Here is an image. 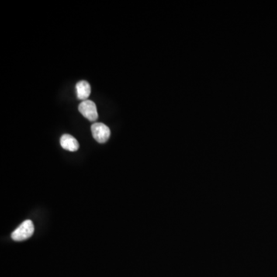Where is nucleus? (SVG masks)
Listing matches in <instances>:
<instances>
[{
  "label": "nucleus",
  "mask_w": 277,
  "mask_h": 277,
  "mask_svg": "<svg viewBox=\"0 0 277 277\" xmlns=\"http://www.w3.org/2000/svg\"><path fill=\"white\" fill-rule=\"evenodd\" d=\"M79 111L84 117L87 118L91 122L98 119V112H97L96 105L92 100H85L79 105Z\"/></svg>",
  "instance_id": "7ed1b4c3"
},
{
  "label": "nucleus",
  "mask_w": 277,
  "mask_h": 277,
  "mask_svg": "<svg viewBox=\"0 0 277 277\" xmlns=\"http://www.w3.org/2000/svg\"><path fill=\"white\" fill-rule=\"evenodd\" d=\"M77 98L81 100H87L91 93V87L87 81L82 80L76 85Z\"/></svg>",
  "instance_id": "39448f33"
},
{
  "label": "nucleus",
  "mask_w": 277,
  "mask_h": 277,
  "mask_svg": "<svg viewBox=\"0 0 277 277\" xmlns=\"http://www.w3.org/2000/svg\"><path fill=\"white\" fill-rule=\"evenodd\" d=\"M60 145L64 150L70 152H76L80 148V144L77 139L73 137L71 135L64 134L60 139Z\"/></svg>",
  "instance_id": "20e7f679"
},
{
  "label": "nucleus",
  "mask_w": 277,
  "mask_h": 277,
  "mask_svg": "<svg viewBox=\"0 0 277 277\" xmlns=\"http://www.w3.org/2000/svg\"><path fill=\"white\" fill-rule=\"evenodd\" d=\"M34 225L29 219L24 221L19 227L11 235L12 240L15 241H23L30 238L34 233Z\"/></svg>",
  "instance_id": "f257e3e1"
},
{
  "label": "nucleus",
  "mask_w": 277,
  "mask_h": 277,
  "mask_svg": "<svg viewBox=\"0 0 277 277\" xmlns=\"http://www.w3.org/2000/svg\"><path fill=\"white\" fill-rule=\"evenodd\" d=\"M92 136L98 143H105L110 137V129L102 123H95L91 126Z\"/></svg>",
  "instance_id": "f03ea898"
}]
</instances>
